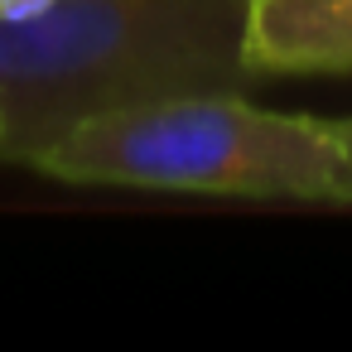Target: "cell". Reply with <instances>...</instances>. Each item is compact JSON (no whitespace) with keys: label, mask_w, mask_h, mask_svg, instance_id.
<instances>
[{"label":"cell","mask_w":352,"mask_h":352,"mask_svg":"<svg viewBox=\"0 0 352 352\" xmlns=\"http://www.w3.org/2000/svg\"><path fill=\"white\" fill-rule=\"evenodd\" d=\"M333 126H338L342 150H347V203H352V116H342V121H333Z\"/></svg>","instance_id":"cell-4"},{"label":"cell","mask_w":352,"mask_h":352,"mask_svg":"<svg viewBox=\"0 0 352 352\" xmlns=\"http://www.w3.org/2000/svg\"><path fill=\"white\" fill-rule=\"evenodd\" d=\"M34 169L92 188L347 203V150L338 126L256 107L241 92H188L92 116L58 135Z\"/></svg>","instance_id":"cell-2"},{"label":"cell","mask_w":352,"mask_h":352,"mask_svg":"<svg viewBox=\"0 0 352 352\" xmlns=\"http://www.w3.org/2000/svg\"><path fill=\"white\" fill-rule=\"evenodd\" d=\"M251 78L352 73V0H246Z\"/></svg>","instance_id":"cell-3"},{"label":"cell","mask_w":352,"mask_h":352,"mask_svg":"<svg viewBox=\"0 0 352 352\" xmlns=\"http://www.w3.org/2000/svg\"><path fill=\"white\" fill-rule=\"evenodd\" d=\"M246 0H54L0 20V160L34 164L73 126L188 92H241Z\"/></svg>","instance_id":"cell-1"}]
</instances>
